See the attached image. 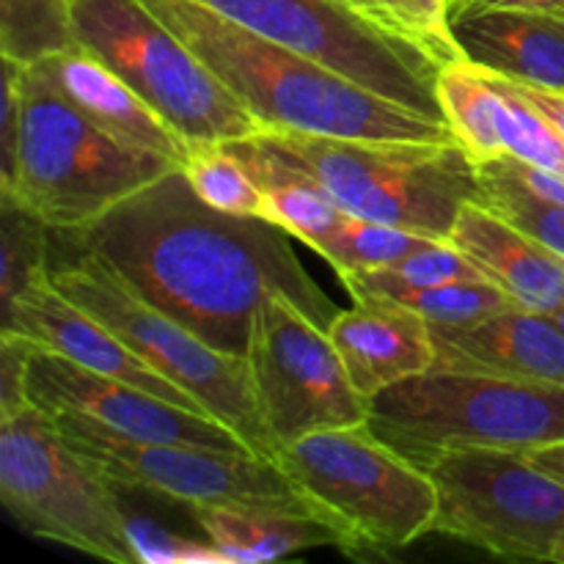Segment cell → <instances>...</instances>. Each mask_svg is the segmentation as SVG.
Wrapping results in <instances>:
<instances>
[{"label": "cell", "instance_id": "1", "mask_svg": "<svg viewBox=\"0 0 564 564\" xmlns=\"http://www.w3.org/2000/svg\"><path fill=\"white\" fill-rule=\"evenodd\" d=\"M58 235L97 253L143 301L231 356L246 358L253 317L270 297H284L323 328L341 312L303 268L290 231L209 207L182 169L94 224Z\"/></svg>", "mask_w": 564, "mask_h": 564}, {"label": "cell", "instance_id": "2", "mask_svg": "<svg viewBox=\"0 0 564 564\" xmlns=\"http://www.w3.org/2000/svg\"><path fill=\"white\" fill-rule=\"evenodd\" d=\"M251 110L264 130L367 141L460 143L427 119L341 72L237 25L198 0H141Z\"/></svg>", "mask_w": 564, "mask_h": 564}, {"label": "cell", "instance_id": "3", "mask_svg": "<svg viewBox=\"0 0 564 564\" xmlns=\"http://www.w3.org/2000/svg\"><path fill=\"white\" fill-rule=\"evenodd\" d=\"M259 141L312 174L341 213L449 242L479 193L477 160L463 143L367 141L262 130Z\"/></svg>", "mask_w": 564, "mask_h": 564}, {"label": "cell", "instance_id": "4", "mask_svg": "<svg viewBox=\"0 0 564 564\" xmlns=\"http://www.w3.org/2000/svg\"><path fill=\"white\" fill-rule=\"evenodd\" d=\"M47 279L61 295L108 325L149 367L196 397L204 411L235 430L248 449L275 460L279 446L259 411L248 358L204 341L180 319L132 292L97 253L64 240L53 229Z\"/></svg>", "mask_w": 564, "mask_h": 564}, {"label": "cell", "instance_id": "5", "mask_svg": "<svg viewBox=\"0 0 564 564\" xmlns=\"http://www.w3.org/2000/svg\"><path fill=\"white\" fill-rule=\"evenodd\" d=\"M20 83L14 169L0 182V196H11L50 229L94 224L141 187L182 169L110 138L58 94L31 80L25 69Z\"/></svg>", "mask_w": 564, "mask_h": 564}, {"label": "cell", "instance_id": "6", "mask_svg": "<svg viewBox=\"0 0 564 564\" xmlns=\"http://www.w3.org/2000/svg\"><path fill=\"white\" fill-rule=\"evenodd\" d=\"M369 427L419 466L466 446L529 455L564 441V386L430 369L372 397Z\"/></svg>", "mask_w": 564, "mask_h": 564}, {"label": "cell", "instance_id": "7", "mask_svg": "<svg viewBox=\"0 0 564 564\" xmlns=\"http://www.w3.org/2000/svg\"><path fill=\"white\" fill-rule=\"evenodd\" d=\"M297 494L347 538L350 554H394L433 532L438 490L367 424L317 430L279 449Z\"/></svg>", "mask_w": 564, "mask_h": 564}, {"label": "cell", "instance_id": "8", "mask_svg": "<svg viewBox=\"0 0 564 564\" xmlns=\"http://www.w3.org/2000/svg\"><path fill=\"white\" fill-rule=\"evenodd\" d=\"M72 39L193 143L248 141L257 116L141 0H66Z\"/></svg>", "mask_w": 564, "mask_h": 564}, {"label": "cell", "instance_id": "9", "mask_svg": "<svg viewBox=\"0 0 564 564\" xmlns=\"http://www.w3.org/2000/svg\"><path fill=\"white\" fill-rule=\"evenodd\" d=\"M0 499L33 538L110 564H138L119 488L33 402L0 413Z\"/></svg>", "mask_w": 564, "mask_h": 564}, {"label": "cell", "instance_id": "10", "mask_svg": "<svg viewBox=\"0 0 564 564\" xmlns=\"http://www.w3.org/2000/svg\"><path fill=\"white\" fill-rule=\"evenodd\" d=\"M237 25L297 50L364 88L444 121L433 53L347 0H198Z\"/></svg>", "mask_w": 564, "mask_h": 564}, {"label": "cell", "instance_id": "11", "mask_svg": "<svg viewBox=\"0 0 564 564\" xmlns=\"http://www.w3.org/2000/svg\"><path fill=\"white\" fill-rule=\"evenodd\" d=\"M422 468L438 490L433 532L510 560H560L564 482L523 452L466 446L441 452Z\"/></svg>", "mask_w": 564, "mask_h": 564}, {"label": "cell", "instance_id": "12", "mask_svg": "<svg viewBox=\"0 0 564 564\" xmlns=\"http://www.w3.org/2000/svg\"><path fill=\"white\" fill-rule=\"evenodd\" d=\"M66 444L119 490H141L174 505L301 501L284 468L257 452L127 438L77 413H47Z\"/></svg>", "mask_w": 564, "mask_h": 564}, {"label": "cell", "instance_id": "13", "mask_svg": "<svg viewBox=\"0 0 564 564\" xmlns=\"http://www.w3.org/2000/svg\"><path fill=\"white\" fill-rule=\"evenodd\" d=\"M246 358L279 449L317 430L369 422V400L352 389L328 328L284 297H270L257 312Z\"/></svg>", "mask_w": 564, "mask_h": 564}, {"label": "cell", "instance_id": "14", "mask_svg": "<svg viewBox=\"0 0 564 564\" xmlns=\"http://www.w3.org/2000/svg\"><path fill=\"white\" fill-rule=\"evenodd\" d=\"M25 397L44 413H77L127 438L251 452L235 430L209 413L187 411L152 391L105 378L39 345L28 358Z\"/></svg>", "mask_w": 564, "mask_h": 564}, {"label": "cell", "instance_id": "15", "mask_svg": "<svg viewBox=\"0 0 564 564\" xmlns=\"http://www.w3.org/2000/svg\"><path fill=\"white\" fill-rule=\"evenodd\" d=\"M0 330H14L25 339L36 341L44 350L58 352L91 372L152 391L187 411L207 413L196 397H191L185 389L163 378L158 369L149 367L108 325L99 323L66 295H61L50 284V279L28 286L3 308V328Z\"/></svg>", "mask_w": 564, "mask_h": 564}, {"label": "cell", "instance_id": "16", "mask_svg": "<svg viewBox=\"0 0 564 564\" xmlns=\"http://www.w3.org/2000/svg\"><path fill=\"white\" fill-rule=\"evenodd\" d=\"M22 69L31 80L58 94L94 127L124 147L185 165L191 141L176 132L135 88L127 86L116 72L77 44Z\"/></svg>", "mask_w": 564, "mask_h": 564}, {"label": "cell", "instance_id": "17", "mask_svg": "<svg viewBox=\"0 0 564 564\" xmlns=\"http://www.w3.org/2000/svg\"><path fill=\"white\" fill-rule=\"evenodd\" d=\"M449 31L479 69L564 94V14L452 3Z\"/></svg>", "mask_w": 564, "mask_h": 564}, {"label": "cell", "instance_id": "18", "mask_svg": "<svg viewBox=\"0 0 564 564\" xmlns=\"http://www.w3.org/2000/svg\"><path fill=\"white\" fill-rule=\"evenodd\" d=\"M435 367L564 386V328L529 308L485 317L460 328H433Z\"/></svg>", "mask_w": 564, "mask_h": 564}, {"label": "cell", "instance_id": "19", "mask_svg": "<svg viewBox=\"0 0 564 564\" xmlns=\"http://www.w3.org/2000/svg\"><path fill=\"white\" fill-rule=\"evenodd\" d=\"M328 334L364 400L435 367L430 323L397 303L356 301V306L336 314Z\"/></svg>", "mask_w": 564, "mask_h": 564}, {"label": "cell", "instance_id": "20", "mask_svg": "<svg viewBox=\"0 0 564 564\" xmlns=\"http://www.w3.org/2000/svg\"><path fill=\"white\" fill-rule=\"evenodd\" d=\"M191 510L196 527L218 551L220 564L273 562L308 549H339L350 554L345 534L306 499L218 501Z\"/></svg>", "mask_w": 564, "mask_h": 564}, {"label": "cell", "instance_id": "21", "mask_svg": "<svg viewBox=\"0 0 564 564\" xmlns=\"http://www.w3.org/2000/svg\"><path fill=\"white\" fill-rule=\"evenodd\" d=\"M449 242L516 306L551 317L564 308V259L494 209L468 202L457 215Z\"/></svg>", "mask_w": 564, "mask_h": 564}, {"label": "cell", "instance_id": "22", "mask_svg": "<svg viewBox=\"0 0 564 564\" xmlns=\"http://www.w3.org/2000/svg\"><path fill=\"white\" fill-rule=\"evenodd\" d=\"M231 147L242 154L253 180L262 187L264 218L270 224L290 231L308 248L339 224L345 213L312 174L264 147L257 135L248 141H231Z\"/></svg>", "mask_w": 564, "mask_h": 564}, {"label": "cell", "instance_id": "23", "mask_svg": "<svg viewBox=\"0 0 564 564\" xmlns=\"http://www.w3.org/2000/svg\"><path fill=\"white\" fill-rule=\"evenodd\" d=\"M352 301H389L427 319L430 328H460L516 308L512 297L494 281H452V284L408 286L383 279L375 270L339 275Z\"/></svg>", "mask_w": 564, "mask_h": 564}, {"label": "cell", "instance_id": "24", "mask_svg": "<svg viewBox=\"0 0 564 564\" xmlns=\"http://www.w3.org/2000/svg\"><path fill=\"white\" fill-rule=\"evenodd\" d=\"M438 99L446 124L477 163L505 154L499 121H496L499 91L488 72L474 66L463 55L446 61L438 72Z\"/></svg>", "mask_w": 564, "mask_h": 564}, {"label": "cell", "instance_id": "25", "mask_svg": "<svg viewBox=\"0 0 564 564\" xmlns=\"http://www.w3.org/2000/svg\"><path fill=\"white\" fill-rule=\"evenodd\" d=\"M430 237L416 231L400 229V226L378 224V220L341 215L339 224L319 237L312 246L319 257L334 264L336 273H352V270H380L402 262L419 248L430 246Z\"/></svg>", "mask_w": 564, "mask_h": 564}, {"label": "cell", "instance_id": "26", "mask_svg": "<svg viewBox=\"0 0 564 564\" xmlns=\"http://www.w3.org/2000/svg\"><path fill=\"white\" fill-rule=\"evenodd\" d=\"M187 182L209 207L229 215L264 218V193L231 143H193L185 165Z\"/></svg>", "mask_w": 564, "mask_h": 564}, {"label": "cell", "instance_id": "27", "mask_svg": "<svg viewBox=\"0 0 564 564\" xmlns=\"http://www.w3.org/2000/svg\"><path fill=\"white\" fill-rule=\"evenodd\" d=\"M75 47L66 0H0V58L31 66Z\"/></svg>", "mask_w": 564, "mask_h": 564}, {"label": "cell", "instance_id": "28", "mask_svg": "<svg viewBox=\"0 0 564 564\" xmlns=\"http://www.w3.org/2000/svg\"><path fill=\"white\" fill-rule=\"evenodd\" d=\"M50 226L11 196H0V306L47 279Z\"/></svg>", "mask_w": 564, "mask_h": 564}, {"label": "cell", "instance_id": "29", "mask_svg": "<svg viewBox=\"0 0 564 564\" xmlns=\"http://www.w3.org/2000/svg\"><path fill=\"white\" fill-rule=\"evenodd\" d=\"M499 105H496V121L505 154L532 163L538 169L556 171L564 176V135L518 91V86L507 77L490 75Z\"/></svg>", "mask_w": 564, "mask_h": 564}, {"label": "cell", "instance_id": "30", "mask_svg": "<svg viewBox=\"0 0 564 564\" xmlns=\"http://www.w3.org/2000/svg\"><path fill=\"white\" fill-rule=\"evenodd\" d=\"M369 9L380 22L422 44L438 64L460 58V50L449 31L446 0H369Z\"/></svg>", "mask_w": 564, "mask_h": 564}, {"label": "cell", "instance_id": "31", "mask_svg": "<svg viewBox=\"0 0 564 564\" xmlns=\"http://www.w3.org/2000/svg\"><path fill=\"white\" fill-rule=\"evenodd\" d=\"M375 273L408 286L452 284V281H488V275L466 253L457 251L452 242L441 240L430 242V246L419 248V251H413L402 262L391 264V268H380Z\"/></svg>", "mask_w": 564, "mask_h": 564}, {"label": "cell", "instance_id": "32", "mask_svg": "<svg viewBox=\"0 0 564 564\" xmlns=\"http://www.w3.org/2000/svg\"><path fill=\"white\" fill-rule=\"evenodd\" d=\"M127 532H130L138 564H220L218 551L209 545L207 538H182L147 518L130 516H127Z\"/></svg>", "mask_w": 564, "mask_h": 564}, {"label": "cell", "instance_id": "33", "mask_svg": "<svg viewBox=\"0 0 564 564\" xmlns=\"http://www.w3.org/2000/svg\"><path fill=\"white\" fill-rule=\"evenodd\" d=\"M36 341L0 330V413L17 411L28 402L25 397V369Z\"/></svg>", "mask_w": 564, "mask_h": 564}, {"label": "cell", "instance_id": "34", "mask_svg": "<svg viewBox=\"0 0 564 564\" xmlns=\"http://www.w3.org/2000/svg\"><path fill=\"white\" fill-rule=\"evenodd\" d=\"M512 220H516L518 229H523L529 237H534L564 259V207L560 204L527 193L523 198H518Z\"/></svg>", "mask_w": 564, "mask_h": 564}, {"label": "cell", "instance_id": "35", "mask_svg": "<svg viewBox=\"0 0 564 564\" xmlns=\"http://www.w3.org/2000/svg\"><path fill=\"white\" fill-rule=\"evenodd\" d=\"M499 163V169L505 174H510L512 180L521 182L523 187H529L532 193H538L545 202H554L564 207V176L556 174V171L538 169L532 163H523V160L512 158V154H499V158H490Z\"/></svg>", "mask_w": 564, "mask_h": 564}, {"label": "cell", "instance_id": "36", "mask_svg": "<svg viewBox=\"0 0 564 564\" xmlns=\"http://www.w3.org/2000/svg\"><path fill=\"white\" fill-rule=\"evenodd\" d=\"M455 3L490 6V9H518V11H549L564 14V0H455Z\"/></svg>", "mask_w": 564, "mask_h": 564}, {"label": "cell", "instance_id": "37", "mask_svg": "<svg viewBox=\"0 0 564 564\" xmlns=\"http://www.w3.org/2000/svg\"><path fill=\"white\" fill-rule=\"evenodd\" d=\"M527 457L534 463V466L543 468V471H549L551 477L562 479L564 482V441L562 444H551V446H543V449L529 452Z\"/></svg>", "mask_w": 564, "mask_h": 564}, {"label": "cell", "instance_id": "38", "mask_svg": "<svg viewBox=\"0 0 564 564\" xmlns=\"http://www.w3.org/2000/svg\"><path fill=\"white\" fill-rule=\"evenodd\" d=\"M347 3H352V6H356V9L367 11V14H369V17H375V14H372V11H369V3H367V0H347ZM375 20H378V17H375Z\"/></svg>", "mask_w": 564, "mask_h": 564}, {"label": "cell", "instance_id": "39", "mask_svg": "<svg viewBox=\"0 0 564 564\" xmlns=\"http://www.w3.org/2000/svg\"><path fill=\"white\" fill-rule=\"evenodd\" d=\"M554 317H556V323H560V325H562V328H564V308H560V312H556V314H554Z\"/></svg>", "mask_w": 564, "mask_h": 564}, {"label": "cell", "instance_id": "40", "mask_svg": "<svg viewBox=\"0 0 564 564\" xmlns=\"http://www.w3.org/2000/svg\"><path fill=\"white\" fill-rule=\"evenodd\" d=\"M556 564H564V551L560 554V560H556Z\"/></svg>", "mask_w": 564, "mask_h": 564}, {"label": "cell", "instance_id": "41", "mask_svg": "<svg viewBox=\"0 0 564 564\" xmlns=\"http://www.w3.org/2000/svg\"><path fill=\"white\" fill-rule=\"evenodd\" d=\"M446 3H449V6H452V3H455V0H446Z\"/></svg>", "mask_w": 564, "mask_h": 564}, {"label": "cell", "instance_id": "42", "mask_svg": "<svg viewBox=\"0 0 564 564\" xmlns=\"http://www.w3.org/2000/svg\"><path fill=\"white\" fill-rule=\"evenodd\" d=\"M367 3H369V0H367ZM369 11H372V9H369Z\"/></svg>", "mask_w": 564, "mask_h": 564}]
</instances>
